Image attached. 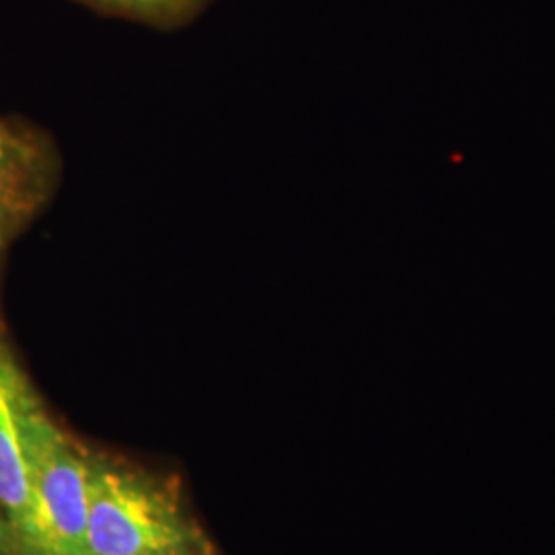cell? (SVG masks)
<instances>
[{
  "mask_svg": "<svg viewBox=\"0 0 555 555\" xmlns=\"http://www.w3.org/2000/svg\"><path fill=\"white\" fill-rule=\"evenodd\" d=\"M87 555H192L210 552L178 492L146 472L87 453Z\"/></svg>",
  "mask_w": 555,
  "mask_h": 555,
  "instance_id": "obj_1",
  "label": "cell"
},
{
  "mask_svg": "<svg viewBox=\"0 0 555 555\" xmlns=\"http://www.w3.org/2000/svg\"><path fill=\"white\" fill-rule=\"evenodd\" d=\"M29 496L15 555H87L89 469L87 453L38 401L27 417Z\"/></svg>",
  "mask_w": 555,
  "mask_h": 555,
  "instance_id": "obj_2",
  "label": "cell"
},
{
  "mask_svg": "<svg viewBox=\"0 0 555 555\" xmlns=\"http://www.w3.org/2000/svg\"><path fill=\"white\" fill-rule=\"evenodd\" d=\"M40 399L0 337V506L17 531L29 496L27 417Z\"/></svg>",
  "mask_w": 555,
  "mask_h": 555,
  "instance_id": "obj_3",
  "label": "cell"
},
{
  "mask_svg": "<svg viewBox=\"0 0 555 555\" xmlns=\"http://www.w3.org/2000/svg\"><path fill=\"white\" fill-rule=\"evenodd\" d=\"M23 181V153L17 142L0 128V212L9 215L13 208H20L25 192Z\"/></svg>",
  "mask_w": 555,
  "mask_h": 555,
  "instance_id": "obj_4",
  "label": "cell"
},
{
  "mask_svg": "<svg viewBox=\"0 0 555 555\" xmlns=\"http://www.w3.org/2000/svg\"><path fill=\"white\" fill-rule=\"evenodd\" d=\"M98 7L137 17H159L188 7L192 0H89Z\"/></svg>",
  "mask_w": 555,
  "mask_h": 555,
  "instance_id": "obj_5",
  "label": "cell"
},
{
  "mask_svg": "<svg viewBox=\"0 0 555 555\" xmlns=\"http://www.w3.org/2000/svg\"><path fill=\"white\" fill-rule=\"evenodd\" d=\"M11 554H13V535H11L9 518H7L2 506H0V555Z\"/></svg>",
  "mask_w": 555,
  "mask_h": 555,
  "instance_id": "obj_6",
  "label": "cell"
},
{
  "mask_svg": "<svg viewBox=\"0 0 555 555\" xmlns=\"http://www.w3.org/2000/svg\"><path fill=\"white\" fill-rule=\"evenodd\" d=\"M7 217H9V215L0 212V251H2V247H4V238H7V233H4V222H7Z\"/></svg>",
  "mask_w": 555,
  "mask_h": 555,
  "instance_id": "obj_7",
  "label": "cell"
},
{
  "mask_svg": "<svg viewBox=\"0 0 555 555\" xmlns=\"http://www.w3.org/2000/svg\"><path fill=\"white\" fill-rule=\"evenodd\" d=\"M192 555H212L210 552H206V554H192Z\"/></svg>",
  "mask_w": 555,
  "mask_h": 555,
  "instance_id": "obj_8",
  "label": "cell"
}]
</instances>
